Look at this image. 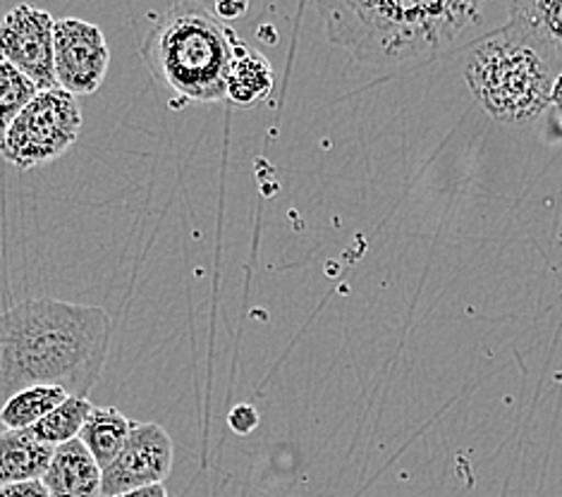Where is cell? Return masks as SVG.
I'll return each mask as SVG.
<instances>
[{
  "instance_id": "cell-1",
  "label": "cell",
  "mask_w": 562,
  "mask_h": 497,
  "mask_svg": "<svg viewBox=\"0 0 562 497\" xmlns=\"http://www.w3.org/2000/svg\"><path fill=\"white\" fill-rule=\"evenodd\" d=\"M111 340L113 320L101 306L30 300L0 312V407L34 385L89 399Z\"/></svg>"
},
{
  "instance_id": "cell-2",
  "label": "cell",
  "mask_w": 562,
  "mask_h": 497,
  "mask_svg": "<svg viewBox=\"0 0 562 497\" xmlns=\"http://www.w3.org/2000/svg\"><path fill=\"white\" fill-rule=\"evenodd\" d=\"M330 44L361 65L403 67L428 60L484 30L488 5L472 0H387V3H318Z\"/></svg>"
},
{
  "instance_id": "cell-3",
  "label": "cell",
  "mask_w": 562,
  "mask_h": 497,
  "mask_svg": "<svg viewBox=\"0 0 562 497\" xmlns=\"http://www.w3.org/2000/svg\"><path fill=\"white\" fill-rule=\"evenodd\" d=\"M237 34L202 3H176L151 22L142 60L156 82L196 103L225 99Z\"/></svg>"
},
{
  "instance_id": "cell-4",
  "label": "cell",
  "mask_w": 562,
  "mask_h": 497,
  "mask_svg": "<svg viewBox=\"0 0 562 497\" xmlns=\"http://www.w3.org/2000/svg\"><path fill=\"white\" fill-rule=\"evenodd\" d=\"M555 72L527 36L513 26L479 38L464 58V82L495 123L521 127L551 109Z\"/></svg>"
},
{
  "instance_id": "cell-5",
  "label": "cell",
  "mask_w": 562,
  "mask_h": 497,
  "mask_svg": "<svg viewBox=\"0 0 562 497\" xmlns=\"http://www.w3.org/2000/svg\"><path fill=\"white\" fill-rule=\"evenodd\" d=\"M82 134V109L72 93L38 91L0 137V156L12 168L34 170L58 160Z\"/></svg>"
},
{
  "instance_id": "cell-6",
  "label": "cell",
  "mask_w": 562,
  "mask_h": 497,
  "mask_svg": "<svg viewBox=\"0 0 562 497\" xmlns=\"http://www.w3.org/2000/svg\"><path fill=\"white\" fill-rule=\"evenodd\" d=\"M111 48L101 26L79 18L56 20L53 26V70L63 91L72 97L97 93L109 75Z\"/></svg>"
},
{
  "instance_id": "cell-7",
  "label": "cell",
  "mask_w": 562,
  "mask_h": 497,
  "mask_svg": "<svg viewBox=\"0 0 562 497\" xmlns=\"http://www.w3.org/2000/svg\"><path fill=\"white\" fill-rule=\"evenodd\" d=\"M176 445L164 426L135 421L123 452L101 474V497H117L130 490L160 486L172 468Z\"/></svg>"
},
{
  "instance_id": "cell-8",
  "label": "cell",
  "mask_w": 562,
  "mask_h": 497,
  "mask_svg": "<svg viewBox=\"0 0 562 497\" xmlns=\"http://www.w3.org/2000/svg\"><path fill=\"white\" fill-rule=\"evenodd\" d=\"M53 20L50 12L34 5H15L0 20V58L30 77L38 91L58 89L53 70Z\"/></svg>"
},
{
  "instance_id": "cell-9",
  "label": "cell",
  "mask_w": 562,
  "mask_h": 497,
  "mask_svg": "<svg viewBox=\"0 0 562 497\" xmlns=\"http://www.w3.org/2000/svg\"><path fill=\"white\" fill-rule=\"evenodd\" d=\"M101 466L77 438L53 450L42 483L50 497H101Z\"/></svg>"
},
{
  "instance_id": "cell-10",
  "label": "cell",
  "mask_w": 562,
  "mask_h": 497,
  "mask_svg": "<svg viewBox=\"0 0 562 497\" xmlns=\"http://www.w3.org/2000/svg\"><path fill=\"white\" fill-rule=\"evenodd\" d=\"M505 24L539 48L541 56L562 72V3L560 0H529V3H507Z\"/></svg>"
},
{
  "instance_id": "cell-11",
  "label": "cell",
  "mask_w": 562,
  "mask_h": 497,
  "mask_svg": "<svg viewBox=\"0 0 562 497\" xmlns=\"http://www.w3.org/2000/svg\"><path fill=\"white\" fill-rule=\"evenodd\" d=\"M53 450L32 431H0V488L10 483L42 481Z\"/></svg>"
},
{
  "instance_id": "cell-12",
  "label": "cell",
  "mask_w": 562,
  "mask_h": 497,
  "mask_svg": "<svg viewBox=\"0 0 562 497\" xmlns=\"http://www.w3.org/2000/svg\"><path fill=\"white\" fill-rule=\"evenodd\" d=\"M276 84V72L269 58L257 48L239 42L225 79V99L237 105H254L271 97Z\"/></svg>"
},
{
  "instance_id": "cell-13",
  "label": "cell",
  "mask_w": 562,
  "mask_h": 497,
  "mask_svg": "<svg viewBox=\"0 0 562 497\" xmlns=\"http://www.w3.org/2000/svg\"><path fill=\"white\" fill-rule=\"evenodd\" d=\"M132 426H135V421H130L127 416L123 411H117L115 407L91 409L82 426V433H79V440H82V445L89 450L93 460H97L101 472L105 466H111L115 462V456L123 452Z\"/></svg>"
},
{
  "instance_id": "cell-14",
  "label": "cell",
  "mask_w": 562,
  "mask_h": 497,
  "mask_svg": "<svg viewBox=\"0 0 562 497\" xmlns=\"http://www.w3.org/2000/svg\"><path fill=\"white\" fill-rule=\"evenodd\" d=\"M70 395L56 385H34L22 393L12 395L3 407H0V423L5 431H30L32 426L58 409Z\"/></svg>"
},
{
  "instance_id": "cell-15",
  "label": "cell",
  "mask_w": 562,
  "mask_h": 497,
  "mask_svg": "<svg viewBox=\"0 0 562 497\" xmlns=\"http://www.w3.org/2000/svg\"><path fill=\"white\" fill-rule=\"evenodd\" d=\"M91 409L93 405L89 399L68 397L58 409H53L36 426H32L30 431L34 438L46 442L50 448L65 445V442L77 440L79 433H82V426L87 421V416L91 414Z\"/></svg>"
},
{
  "instance_id": "cell-16",
  "label": "cell",
  "mask_w": 562,
  "mask_h": 497,
  "mask_svg": "<svg viewBox=\"0 0 562 497\" xmlns=\"http://www.w3.org/2000/svg\"><path fill=\"white\" fill-rule=\"evenodd\" d=\"M38 93V87L24 77L18 67L0 58V137Z\"/></svg>"
},
{
  "instance_id": "cell-17",
  "label": "cell",
  "mask_w": 562,
  "mask_h": 497,
  "mask_svg": "<svg viewBox=\"0 0 562 497\" xmlns=\"http://www.w3.org/2000/svg\"><path fill=\"white\" fill-rule=\"evenodd\" d=\"M227 426H231L237 436H249L254 428L259 426V411L251 405H237L227 414Z\"/></svg>"
},
{
  "instance_id": "cell-18",
  "label": "cell",
  "mask_w": 562,
  "mask_h": 497,
  "mask_svg": "<svg viewBox=\"0 0 562 497\" xmlns=\"http://www.w3.org/2000/svg\"><path fill=\"white\" fill-rule=\"evenodd\" d=\"M0 497H50V493L42 481H24L0 488Z\"/></svg>"
},
{
  "instance_id": "cell-19",
  "label": "cell",
  "mask_w": 562,
  "mask_h": 497,
  "mask_svg": "<svg viewBox=\"0 0 562 497\" xmlns=\"http://www.w3.org/2000/svg\"><path fill=\"white\" fill-rule=\"evenodd\" d=\"M247 10H249V3H245V0H218V3L213 5V15L225 24L247 15Z\"/></svg>"
},
{
  "instance_id": "cell-20",
  "label": "cell",
  "mask_w": 562,
  "mask_h": 497,
  "mask_svg": "<svg viewBox=\"0 0 562 497\" xmlns=\"http://www.w3.org/2000/svg\"><path fill=\"white\" fill-rule=\"evenodd\" d=\"M117 497H168V490L164 483L160 486H146V488H137V490H130V493H123Z\"/></svg>"
},
{
  "instance_id": "cell-21",
  "label": "cell",
  "mask_w": 562,
  "mask_h": 497,
  "mask_svg": "<svg viewBox=\"0 0 562 497\" xmlns=\"http://www.w3.org/2000/svg\"><path fill=\"white\" fill-rule=\"evenodd\" d=\"M551 105L558 111H562V72L555 75L553 79V89H551Z\"/></svg>"
},
{
  "instance_id": "cell-22",
  "label": "cell",
  "mask_w": 562,
  "mask_h": 497,
  "mask_svg": "<svg viewBox=\"0 0 562 497\" xmlns=\"http://www.w3.org/2000/svg\"><path fill=\"white\" fill-rule=\"evenodd\" d=\"M560 241H562V223H560Z\"/></svg>"
}]
</instances>
